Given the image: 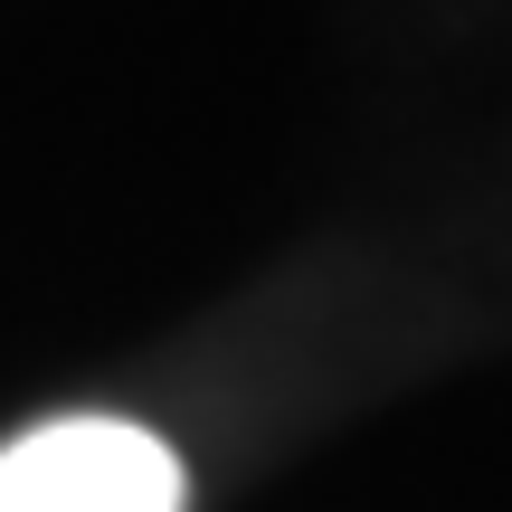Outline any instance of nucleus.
I'll return each mask as SVG.
<instances>
[{"label":"nucleus","instance_id":"1","mask_svg":"<svg viewBox=\"0 0 512 512\" xmlns=\"http://www.w3.org/2000/svg\"><path fill=\"white\" fill-rule=\"evenodd\" d=\"M0 512H181V456L133 418H48L0 446Z\"/></svg>","mask_w":512,"mask_h":512}]
</instances>
